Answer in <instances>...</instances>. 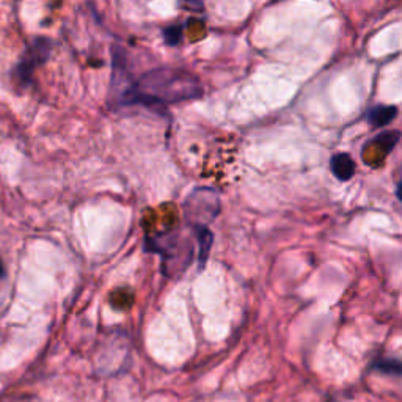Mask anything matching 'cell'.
<instances>
[{"label":"cell","instance_id":"8","mask_svg":"<svg viewBox=\"0 0 402 402\" xmlns=\"http://www.w3.org/2000/svg\"><path fill=\"white\" fill-rule=\"evenodd\" d=\"M401 139V132L399 131H385L382 134H379L377 137L374 139V145L381 147V149H384L386 154L398 145V142Z\"/></svg>","mask_w":402,"mask_h":402},{"label":"cell","instance_id":"11","mask_svg":"<svg viewBox=\"0 0 402 402\" xmlns=\"http://www.w3.org/2000/svg\"><path fill=\"white\" fill-rule=\"evenodd\" d=\"M396 195H398V199L402 201V183L398 184V189H396Z\"/></svg>","mask_w":402,"mask_h":402},{"label":"cell","instance_id":"1","mask_svg":"<svg viewBox=\"0 0 402 402\" xmlns=\"http://www.w3.org/2000/svg\"><path fill=\"white\" fill-rule=\"evenodd\" d=\"M203 95L200 80L194 74L176 68H157L147 73L123 96L126 104L161 105L189 100Z\"/></svg>","mask_w":402,"mask_h":402},{"label":"cell","instance_id":"2","mask_svg":"<svg viewBox=\"0 0 402 402\" xmlns=\"http://www.w3.org/2000/svg\"><path fill=\"white\" fill-rule=\"evenodd\" d=\"M220 209H222L220 195L211 187L195 189L184 201L186 218L192 228L208 226L211 222H214L220 214Z\"/></svg>","mask_w":402,"mask_h":402},{"label":"cell","instance_id":"10","mask_svg":"<svg viewBox=\"0 0 402 402\" xmlns=\"http://www.w3.org/2000/svg\"><path fill=\"white\" fill-rule=\"evenodd\" d=\"M183 38V27L181 26H170L164 30V40L169 46H176Z\"/></svg>","mask_w":402,"mask_h":402},{"label":"cell","instance_id":"9","mask_svg":"<svg viewBox=\"0 0 402 402\" xmlns=\"http://www.w3.org/2000/svg\"><path fill=\"white\" fill-rule=\"evenodd\" d=\"M373 368L381 371L384 374L402 376V361L398 359H379L373 365Z\"/></svg>","mask_w":402,"mask_h":402},{"label":"cell","instance_id":"12","mask_svg":"<svg viewBox=\"0 0 402 402\" xmlns=\"http://www.w3.org/2000/svg\"><path fill=\"white\" fill-rule=\"evenodd\" d=\"M4 274H5V270H4V264H2V261H0V278L4 277Z\"/></svg>","mask_w":402,"mask_h":402},{"label":"cell","instance_id":"6","mask_svg":"<svg viewBox=\"0 0 402 402\" xmlns=\"http://www.w3.org/2000/svg\"><path fill=\"white\" fill-rule=\"evenodd\" d=\"M398 109L394 105H374L366 112V120L371 126L384 127L388 126L391 121L396 118Z\"/></svg>","mask_w":402,"mask_h":402},{"label":"cell","instance_id":"4","mask_svg":"<svg viewBox=\"0 0 402 402\" xmlns=\"http://www.w3.org/2000/svg\"><path fill=\"white\" fill-rule=\"evenodd\" d=\"M51 49H52V43L48 40V38L44 36L36 38V40L26 49L24 54H22L16 70L13 71L14 79L27 85L30 79H32L36 66L43 65L49 58Z\"/></svg>","mask_w":402,"mask_h":402},{"label":"cell","instance_id":"7","mask_svg":"<svg viewBox=\"0 0 402 402\" xmlns=\"http://www.w3.org/2000/svg\"><path fill=\"white\" fill-rule=\"evenodd\" d=\"M194 233L196 238V244H199V255H196V258H199V264L203 269L209 258V252L212 248V242H214V236H212V233L208 226H199V228H194Z\"/></svg>","mask_w":402,"mask_h":402},{"label":"cell","instance_id":"5","mask_svg":"<svg viewBox=\"0 0 402 402\" xmlns=\"http://www.w3.org/2000/svg\"><path fill=\"white\" fill-rule=\"evenodd\" d=\"M330 170L333 176L339 181H349L354 178L356 171V165L354 159L346 153H338L330 159Z\"/></svg>","mask_w":402,"mask_h":402},{"label":"cell","instance_id":"3","mask_svg":"<svg viewBox=\"0 0 402 402\" xmlns=\"http://www.w3.org/2000/svg\"><path fill=\"white\" fill-rule=\"evenodd\" d=\"M148 250L154 253H161L164 261L174 264V274L184 272L192 263L194 247L189 240L179 238L176 233H169L156 239H148Z\"/></svg>","mask_w":402,"mask_h":402}]
</instances>
